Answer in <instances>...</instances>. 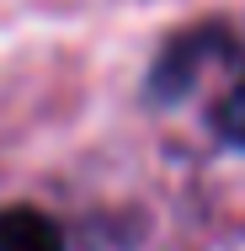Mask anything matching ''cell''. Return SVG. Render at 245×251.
Returning <instances> with one entry per match:
<instances>
[{
  "label": "cell",
  "instance_id": "1",
  "mask_svg": "<svg viewBox=\"0 0 245 251\" xmlns=\"http://www.w3.org/2000/svg\"><path fill=\"white\" fill-rule=\"evenodd\" d=\"M224 53H229V32H219V27L181 32L171 49L160 53V64H155V97L171 101V97H181V91H192L197 70H202L208 59H224Z\"/></svg>",
  "mask_w": 245,
  "mask_h": 251
},
{
  "label": "cell",
  "instance_id": "3",
  "mask_svg": "<svg viewBox=\"0 0 245 251\" xmlns=\"http://www.w3.org/2000/svg\"><path fill=\"white\" fill-rule=\"evenodd\" d=\"M213 128H219L224 145L245 150V75H235V80L224 86V97H219V107H213Z\"/></svg>",
  "mask_w": 245,
  "mask_h": 251
},
{
  "label": "cell",
  "instance_id": "2",
  "mask_svg": "<svg viewBox=\"0 0 245 251\" xmlns=\"http://www.w3.org/2000/svg\"><path fill=\"white\" fill-rule=\"evenodd\" d=\"M0 251H64V235L48 214L11 203V208H0Z\"/></svg>",
  "mask_w": 245,
  "mask_h": 251
}]
</instances>
